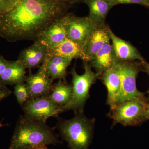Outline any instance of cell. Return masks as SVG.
I'll list each match as a JSON object with an SVG mask.
<instances>
[{"mask_svg":"<svg viewBox=\"0 0 149 149\" xmlns=\"http://www.w3.org/2000/svg\"><path fill=\"white\" fill-rule=\"evenodd\" d=\"M70 4L55 0H19L0 14V37L10 42L36 41L54 22L67 14Z\"/></svg>","mask_w":149,"mask_h":149,"instance_id":"obj_1","label":"cell"},{"mask_svg":"<svg viewBox=\"0 0 149 149\" xmlns=\"http://www.w3.org/2000/svg\"><path fill=\"white\" fill-rule=\"evenodd\" d=\"M54 128L46 122L26 116L19 117L8 149H33L43 146L62 143Z\"/></svg>","mask_w":149,"mask_h":149,"instance_id":"obj_2","label":"cell"},{"mask_svg":"<svg viewBox=\"0 0 149 149\" xmlns=\"http://www.w3.org/2000/svg\"><path fill=\"white\" fill-rule=\"evenodd\" d=\"M56 128L70 149H89L94 135L95 118H88L83 113H75L70 119L57 117Z\"/></svg>","mask_w":149,"mask_h":149,"instance_id":"obj_3","label":"cell"},{"mask_svg":"<svg viewBox=\"0 0 149 149\" xmlns=\"http://www.w3.org/2000/svg\"><path fill=\"white\" fill-rule=\"evenodd\" d=\"M88 62H83L84 72L77 74L75 67L72 68L70 73L72 77V93L69 103L63 107L64 111L72 110L74 113H83L85 104L90 97V90L100 77L93 72L92 66Z\"/></svg>","mask_w":149,"mask_h":149,"instance_id":"obj_4","label":"cell"},{"mask_svg":"<svg viewBox=\"0 0 149 149\" xmlns=\"http://www.w3.org/2000/svg\"><path fill=\"white\" fill-rule=\"evenodd\" d=\"M115 65L119 73L120 80V91L115 106L126 101L146 98L145 94L139 91L136 85L137 76L143 69L141 62L117 60Z\"/></svg>","mask_w":149,"mask_h":149,"instance_id":"obj_5","label":"cell"},{"mask_svg":"<svg viewBox=\"0 0 149 149\" xmlns=\"http://www.w3.org/2000/svg\"><path fill=\"white\" fill-rule=\"evenodd\" d=\"M148 102V99L145 98L126 101L116 105L109 113L113 120V125L119 123L124 126H133L142 124Z\"/></svg>","mask_w":149,"mask_h":149,"instance_id":"obj_6","label":"cell"},{"mask_svg":"<svg viewBox=\"0 0 149 149\" xmlns=\"http://www.w3.org/2000/svg\"><path fill=\"white\" fill-rule=\"evenodd\" d=\"M22 107L24 115L44 122L49 118L59 117L64 112L62 107L56 104L49 96L29 99Z\"/></svg>","mask_w":149,"mask_h":149,"instance_id":"obj_7","label":"cell"},{"mask_svg":"<svg viewBox=\"0 0 149 149\" xmlns=\"http://www.w3.org/2000/svg\"><path fill=\"white\" fill-rule=\"evenodd\" d=\"M66 16L67 38L83 47L97 24L88 16L80 17L72 13H67Z\"/></svg>","mask_w":149,"mask_h":149,"instance_id":"obj_8","label":"cell"},{"mask_svg":"<svg viewBox=\"0 0 149 149\" xmlns=\"http://www.w3.org/2000/svg\"><path fill=\"white\" fill-rule=\"evenodd\" d=\"M53 81L48 76L43 63L36 73L29 72L25 82L29 99L49 96L52 89Z\"/></svg>","mask_w":149,"mask_h":149,"instance_id":"obj_9","label":"cell"},{"mask_svg":"<svg viewBox=\"0 0 149 149\" xmlns=\"http://www.w3.org/2000/svg\"><path fill=\"white\" fill-rule=\"evenodd\" d=\"M66 14L54 22L44 30L37 41L47 46L48 49L54 47L64 41L67 38Z\"/></svg>","mask_w":149,"mask_h":149,"instance_id":"obj_10","label":"cell"},{"mask_svg":"<svg viewBox=\"0 0 149 149\" xmlns=\"http://www.w3.org/2000/svg\"><path fill=\"white\" fill-rule=\"evenodd\" d=\"M48 48L38 41H35L32 45L21 51L18 61L26 69L39 68L45 60Z\"/></svg>","mask_w":149,"mask_h":149,"instance_id":"obj_11","label":"cell"},{"mask_svg":"<svg viewBox=\"0 0 149 149\" xmlns=\"http://www.w3.org/2000/svg\"><path fill=\"white\" fill-rule=\"evenodd\" d=\"M109 29L106 24L96 25L93 28L83 46V50L88 59V62L106 43L110 40Z\"/></svg>","mask_w":149,"mask_h":149,"instance_id":"obj_12","label":"cell"},{"mask_svg":"<svg viewBox=\"0 0 149 149\" xmlns=\"http://www.w3.org/2000/svg\"><path fill=\"white\" fill-rule=\"evenodd\" d=\"M109 36L117 60L126 61L139 60L141 63L146 62L137 48L130 43L117 37L110 29H109Z\"/></svg>","mask_w":149,"mask_h":149,"instance_id":"obj_13","label":"cell"},{"mask_svg":"<svg viewBox=\"0 0 149 149\" xmlns=\"http://www.w3.org/2000/svg\"><path fill=\"white\" fill-rule=\"evenodd\" d=\"M72 60L49 53L45 60L43 63L46 72L53 80H63L66 82L68 67L71 64Z\"/></svg>","mask_w":149,"mask_h":149,"instance_id":"obj_14","label":"cell"},{"mask_svg":"<svg viewBox=\"0 0 149 149\" xmlns=\"http://www.w3.org/2000/svg\"><path fill=\"white\" fill-rule=\"evenodd\" d=\"M107 91V104L110 109L115 106L116 102L120 91V75L115 65L111 68L104 72L99 77Z\"/></svg>","mask_w":149,"mask_h":149,"instance_id":"obj_15","label":"cell"},{"mask_svg":"<svg viewBox=\"0 0 149 149\" xmlns=\"http://www.w3.org/2000/svg\"><path fill=\"white\" fill-rule=\"evenodd\" d=\"M110 40L108 41L89 61L92 67L100 76L104 72L112 67L117 60Z\"/></svg>","mask_w":149,"mask_h":149,"instance_id":"obj_16","label":"cell"},{"mask_svg":"<svg viewBox=\"0 0 149 149\" xmlns=\"http://www.w3.org/2000/svg\"><path fill=\"white\" fill-rule=\"evenodd\" d=\"M48 52L72 60L80 59L83 62H88L83 46L67 38L54 47L48 49Z\"/></svg>","mask_w":149,"mask_h":149,"instance_id":"obj_17","label":"cell"},{"mask_svg":"<svg viewBox=\"0 0 149 149\" xmlns=\"http://www.w3.org/2000/svg\"><path fill=\"white\" fill-rule=\"evenodd\" d=\"M26 68L18 60L9 61L8 64L0 75V82L4 85H15L25 82Z\"/></svg>","mask_w":149,"mask_h":149,"instance_id":"obj_18","label":"cell"},{"mask_svg":"<svg viewBox=\"0 0 149 149\" xmlns=\"http://www.w3.org/2000/svg\"><path fill=\"white\" fill-rule=\"evenodd\" d=\"M89 9L88 17L97 25L105 24L107 15L113 7L107 0H82Z\"/></svg>","mask_w":149,"mask_h":149,"instance_id":"obj_19","label":"cell"},{"mask_svg":"<svg viewBox=\"0 0 149 149\" xmlns=\"http://www.w3.org/2000/svg\"><path fill=\"white\" fill-rule=\"evenodd\" d=\"M72 93V85H68L67 82L60 79L53 84L52 92L48 96L54 103L63 108L70 102Z\"/></svg>","mask_w":149,"mask_h":149,"instance_id":"obj_20","label":"cell"},{"mask_svg":"<svg viewBox=\"0 0 149 149\" xmlns=\"http://www.w3.org/2000/svg\"><path fill=\"white\" fill-rule=\"evenodd\" d=\"M13 94L19 104L22 107L29 99L27 86L25 82L19 83L14 87Z\"/></svg>","mask_w":149,"mask_h":149,"instance_id":"obj_21","label":"cell"},{"mask_svg":"<svg viewBox=\"0 0 149 149\" xmlns=\"http://www.w3.org/2000/svg\"><path fill=\"white\" fill-rule=\"evenodd\" d=\"M19 0H0V14L8 12L18 3Z\"/></svg>","mask_w":149,"mask_h":149,"instance_id":"obj_22","label":"cell"},{"mask_svg":"<svg viewBox=\"0 0 149 149\" xmlns=\"http://www.w3.org/2000/svg\"><path fill=\"white\" fill-rule=\"evenodd\" d=\"M112 6L124 4H136L146 6L144 0H107Z\"/></svg>","mask_w":149,"mask_h":149,"instance_id":"obj_23","label":"cell"},{"mask_svg":"<svg viewBox=\"0 0 149 149\" xmlns=\"http://www.w3.org/2000/svg\"><path fill=\"white\" fill-rule=\"evenodd\" d=\"M11 94L12 91L6 87V85L0 82V102L10 96Z\"/></svg>","mask_w":149,"mask_h":149,"instance_id":"obj_24","label":"cell"},{"mask_svg":"<svg viewBox=\"0 0 149 149\" xmlns=\"http://www.w3.org/2000/svg\"><path fill=\"white\" fill-rule=\"evenodd\" d=\"M8 61L6 60L2 56H0V75L6 68L8 64Z\"/></svg>","mask_w":149,"mask_h":149,"instance_id":"obj_25","label":"cell"},{"mask_svg":"<svg viewBox=\"0 0 149 149\" xmlns=\"http://www.w3.org/2000/svg\"><path fill=\"white\" fill-rule=\"evenodd\" d=\"M148 120H149V101H148L147 103L146 107L143 114L142 119V123Z\"/></svg>","mask_w":149,"mask_h":149,"instance_id":"obj_26","label":"cell"},{"mask_svg":"<svg viewBox=\"0 0 149 149\" xmlns=\"http://www.w3.org/2000/svg\"><path fill=\"white\" fill-rule=\"evenodd\" d=\"M141 64H142V66H143L145 72H147V74H148L149 76V63H147L146 62H145L144 63H141ZM147 94L148 95V98L147 99H148V101H149V89L147 91Z\"/></svg>","mask_w":149,"mask_h":149,"instance_id":"obj_27","label":"cell"},{"mask_svg":"<svg viewBox=\"0 0 149 149\" xmlns=\"http://www.w3.org/2000/svg\"><path fill=\"white\" fill-rule=\"evenodd\" d=\"M55 1L70 4L78 2L80 1V0H55Z\"/></svg>","mask_w":149,"mask_h":149,"instance_id":"obj_28","label":"cell"},{"mask_svg":"<svg viewBox=\"0 0 149 149\" xmlns=\"http://www.w3.org/2000/svg\"><path fill=\"white\" fill-rule=\"evenodd\" d=\"M33 149H49L47 147V146H42L37 147V148H35Z\"/></svg>","mask_w":149,"mask_h":149,"instance_id":"obj_29","label":"cell"},{"mask_svg":"<svg viewBox=\"0 0 149 149\" xmlns=\"http://www.w3.org/2000/svg\"><path fill=\"white\" fill-rule=\"evenodd\" d=\"M146 6H149V0H144Z\"/></svg>","mask_w":149,"mask_h":149,"instance_id":"obj_30","label":"cell"},{"mask_svg":"<svg viewBox=\"0 0 149 149\" xmlns=\"http://www.w3.org/2000/svg\"><path fill=\"white\" fill-rule=\"evenodd\" d=\"M6 125H6V124H2L1 122H0V128L3 127V126H6Z\"/></svg>","mask_w":149,"mask_h":149,"instance_id":"obj_31","label":"cell"}]
</instances>
